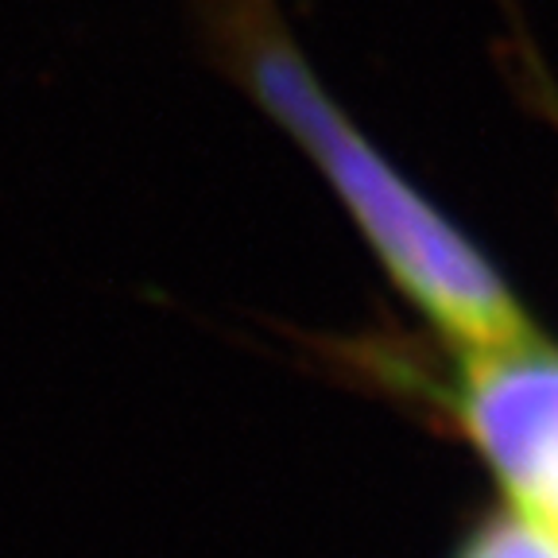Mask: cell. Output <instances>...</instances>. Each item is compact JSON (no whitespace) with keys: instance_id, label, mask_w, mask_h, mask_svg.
Returning a JSON list of instances; mask_svg holds the SVG:
<instances>
[{"instance_id":"6da1fadb","label":"cell","mask_w":558,"mask_h":558,"mask_svg":"<svg viewBox=\"0 0 558 558\" xmlns=\"http://www.w3.org/2000/svg\"><path fill=\"white\" fill-rule=\"evenodd\" d=\"M233 54L248 70L268 113L283 121L326 171L384 268L453 345H465V353H493L535 338L497 268L403 183L326 97L303 66V54L244 0L233 20Z\"/></svg>"},{"instance_id":"3957f363","label":"cell","mask_w":558,"mask_h":558,"mask_svg":"<svg viewBox=\"0 0 558 558\" xmlns=\"http://www.w3.org/2000/svg\"><path fill=\"white\" fill-rule=\"evenodd\" d=\"M453 558H558V532L523 508L493 512Z\"/></svg>"},{"instance_id":"7a4b0ae2","label":"cell","mask_w":558,"mask_h":558,"mask_svg":"<svg viewBox=\"0 0 558 558\" xmlns=\"http://www.w3.org/2000/svg\"><path fill=\"white\" fill-rule=\"evenodd\" d=\"M465 435L527 515L558 532V353L539 338L465 353L450 396Z\"/></svg>"}]
</instances>
